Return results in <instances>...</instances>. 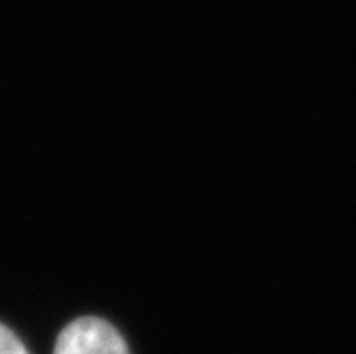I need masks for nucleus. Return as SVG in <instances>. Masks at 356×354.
<instances>
[{"mask_svg":"<svg viewBox=\"0 0 356 354\" xmlns=\"http://www.w3.org/2000/svg\"><path fill=\"white\" fill-rule=\"evenodd\" d=\"M53 354H129V348L108 320L86 315L60 331Z\"/></svg>","mask_w":356,"mask_h":354,"instance_id":"nucleus-1","label":"nucleus"},{"mask_svg":"<svg viewBox=\"0 0 356 354\" xmlns=\"http://www.w3.org/2000/svg\"><path fill=\"white\" fill-rule=\"evenodd\" d=\"M0 354H30L26 345L19 341V336L12 329H7L0 322Z\"/></svg>","mask_w":356,"mask_h":354,"instance_id":"nucleus-2","label":"nucleus"}]
</instances>
